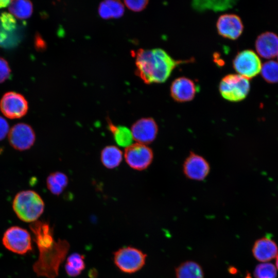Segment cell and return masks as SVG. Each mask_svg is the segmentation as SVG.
<instances>
[{
    "label": "cell",
    "mask_w": 278,
    "mask_h": 278,
    "mask_svg": "<svg viewBox=\"0 0 278 278\" xmlns=\"http://www.w3.org/2000/svg\"><path fill=\"white\" fill-rule=\"evenodd\" d=\"M188 61L176 60L161 48L140 49L135 53V73L145 83H163L180 64Z\"/></svg>",
    "instance_id": "obj_1"
},
{
    "label": "cell",
    "mask_w": 278,
    "mask_h": 278,
    "mask_svg": "<svg viewBox=\"0 0 278 278\" xmlns=\"http://www.w3.org/2000/svg\"><path fill=\"white\" fill-rule=\"evenodd\" d=\"M37 247L39 256L33 265L34 272L39 276L56 277L60 266L69 251V242L65 239H59L38 245Z\"/></svg>",
    "instance_id": "obj_2"
},
{
    "label": "cell",
    "mask_w": 278,
    "mask_h": 278,
    "mask_svg": "<svg viewBox=\"0 0 278 278\" xmlns=\"http://www.w3.org/2000/svg\"><path fill=\"white\" fill-rule=\"evenodd\" d=\"M13 211L18 217L26 222H34L44 210V203L36 192L23 190L15 196L12 203Z\"/></svg>",
    "instance_id": "obj_3"
},
{
    "label": "cell",
    "mask_w": 278,
    "mask_h": 278,
    "mask_svg": "<svg viewBox=\"0 0 278 278\" xmlns=\"http://www.w3.org/2000/svg\"><path fill=\"white\" fill-rule=\"evenodd\" d=\"M250 89L249 79L236 74L225 76L219 84L221 96L231 102H238L244 99L249 94Z\"/></svg>",
    "instance_id": "obj_4"
},
{
    "label": "cell",
    "mask_w": 278,
    "mask_h": 278,
    "mask_svg": "<svg viewBox=\"0 0 278 278\" xmlns=\"http://www.w3.org/2000/svg\"><path fill=\"white\" fill-rule=\"evenodd\" d=\"M147 255L136 248L128 246L119 248L113 254L115 265L120 271L126 273H133L143 268Z\"/></svg>",
    "instance_id": "obj_5"
},
{
    "label": "cell",
    "mask_w": 278,
    "mask_h": 278,
    "mask_svg": "<svg viewBox=\"0 0 278 278\" xmlns=\"http://www.w3.org/2000/svg\"><path fill=\"white\" fill-rule=\"evenodd\" d=\"M31 236L22 228L13 226L8 228L3 237V244L8 250L19 254H24L32 250Z\"/></svg>",
    "instance_id": "obj_6"
},
{
    "label": "cell",
    "mask_w": 278,
    "mask_h": 278,
    "mask_svg": "<svg viewBox=\"0 0 278 278\" xmlns=\"http://www.w3.org/2000/svg\"><path fill=\"white\" fill-rule=\"evenodd\" d=\"M261 60L252 50L239 51L233 61V66L238 74L249 79L256 76L262 68Z\"/></svg>",
    "instance_id": "obj_7"
},
{
    "label": "cell",
    "mask_w": 278,
    "mask_h": 278,
    "mask_svg": "<svg viewBox=\"0 0 278 278\" xmlns=\"http://www.w3.org/2000/svg\"><path fill=\"white\" fill-rule=\"evenodd\" d=\"M124 158L130 168L141 171L147 169L151 164L153 153L147 145L136 143L125 148Z\"/></svg>",
    "instance_id": "obj_8"
},
{
    "label": "cell",
    "mask_w": 278,
    "mask_h": 278,
    "mask_svg": "<svg viewBox=\"0 0 278 278\" xmlns=\"http://www.w3.org/2000/svg\"><path fill=\"white\" fill-rule=\"evenodd\" d=\"M0 110L9 119L20 118L28 111V102L22 94L8 92L4 94L0 100Z\"/></svg>",
    "instance_id": "obj_9"
},
{
    "label": "cell",
    "mask_w": 278,
    "mask_h": 278,
    "mask_svg": "<svg viewBox=\"0 0 278 278\" xmlns=\"http://www.w3.org/2000/svg\"><path fill=\"white\" fill-rule=\"evenodd\" d=\"M8 140L12 147L18 150L29 149L36 140V134L32 127L25 123L14 125L8 133Z\"/></svg>",
    "instance_id": "obj_10"
},
{
    "label": "cell",
    "mask_w": 278,
    "mask_h": 278,
    "mask_svg": "<svg viewBox=\"0 0 278 278\" xmlns=\"http://www.w3.org/2000/svg\"><path fill=\"white\" fill-rule=\"evenodd\" d=\"M130 130L133 141L137 143L147 145L155 139L158 126L152 118L144 117L134 122Z\"/></svg>",
    "instance_id": "obj_11"
},
{
    "label": "cell",
    "mask_w": 278,
    "mask_h": 278,
    "mask_svg": "<svg viewBox=\"0 0 278 278\" xmlns=\"http://www.w3.org/2000/svg\"><path fill=\"white\" fill-rule=\"evenodd\" d=\"M218 33L223 38L236 40L241 34L244 25L240 18L235 14L220 15L216 23Z\"/></svg>",
    "instance_id": "obj_12"
},
{
    "label": "cell",
    "mask_w": 278,
    "mask_h": 278,
    "mask_svg": "<svg viewBox=\"0 0 278 278\" xmlns=\"http://www.w3.org/2000/svg\"><path fill=\"white\" fill-rule=\"evenodd\" d=\"M210 170L207 161L203 157L194 152H190L183 163V172L187 178L191 180H204Z\"/></svg>",
    "instance_id": "obj_13"
},
{
    "label": "cell",
    "mask_w": 278,
    "mask_h": 278,
    "mask_svg": "<svg viewBox=\"0 0 278 278\" xmlns=\"http://www.w3.org/2000/svg\"><path fill=\"white\" fill-rule=\"evenodd\" d=\"M198 92L194 81L185 77L175 79L170 85V92L172 99L178 102L192 100Z\"/></svg>",
    "instance_id": "obj_14"
},
{
    "label": "cell",
    "mask_w": 278,
    "mask_h": 278,
    "mask_svg": "<svg viewBox=\"0 0 278 278\" xmlns=\"http://www.w3.org/2000/svg\"><path fill=\"white\" fill-rule=\"evenodd\" d=\"M255 47L260 57L273 58L278 54V36L271 31L263 32L257 37Z\"/></svg>",
    "instance_id": "obj_15"
},
{
    "label": "cell",
    "mask_w": 278,
    "mask_h": 278,
    "mask_svg": "<svg viewBox=\"0 0 278 278\" xmlns=\"http://www.w3.org/2000/svg\"><path fill=\"white\" fill-rule=\"evenodd\" d=\"M278 253L275 242L270 238L263 237L257 240L252 248V253L258 261L266 262L275 258Z\"/></svg>",
    "instance_id": "obj_16"
},
{
    "label": "cell",
    "mask_w": 278,
    "mask_h": 278,
    "mask_svg": "<svg viewBox=\"0 0 278 278\" xmlns=\"http://www.w3.org/2000/svg\"><path fill=\"white\" fill-rule=\"evenodd\" d=\"M123 158V152L114 145L105 147L100 152L101 162L108 169H114L118 167L121 163Z\"/></svg>",
    "instance_id": "obj_17"
},
{
    "label": "cell",
    "mask_w": 278,
    "mask_h": 278,
    "mask_svg": "<svg viewBox=\"0 0 278 278\" xmlns=\"http://www.w3.org/2000/svg\"><path fill=\"white\" fill-rule=\"evenodd\" d=\"M108 128L113 135L116 143L125 148L133 144L131 130L123 126L114 125L110 118H107Z\"/></svg>",
    "instance_id": "obj_18"
},
{
    "label": "cell",
    "mask_w": 278,
    "mask_h": 278,
    "mask_svg": "<svg viewBox=\"0 0 278 278\" xmlns=\"http://www.w3.org/2000/svg\"><path fill=\"white\" fill-rule=\"evenodd\" d=\"M176 278H203L201 266L197 263L187 260L180 264L175 270Z\"/></svg>",
    "instance_id": "obj_19"
},
{
    "label": "cell",
    "mask_w": 278,
    "mask_h": 278,
    "mask_svg": "<svg viewBox=\"0 0 278 278\" xmlns=\"http://www.w3.org/2000/svg\"><path fill=\"white\" fill-rule=\"evenodd\" d=\"M235 3L234 1H194L192 6L194 9L199 11L206 10L219 11L232 8Z\"/></svg>",
    "instance_id": "obj_20"
},
{
    "label": "cell",
    "mask_w": 278,
    "mask_h": 278,
    "mask_svg": "<svg viewBox=\"0 0 278 278\" xmlns=\"http://www.w3.org/2000/svg\"><path fill=\"white\" fill-rule=\"evenodd\" d=\"M68 182L67 176L59 171L50 173L46 179V185L48 190L55 195H60L67 186Z\"/></svg>",
    "instance_id": "obj_21"
},
{
    "label": "cell",
    "mask_w": 278,
    "mask_h": 278,
    "mask_svg": "<svg viewBox=\"0 0 278 278\" xmlns=\"http://www.w3.org/2000/svg\"><path fill=\"white\" fill-rule=\"evenodd\" d=\"M9 12L20 19H26L31 16L33 12L32 3L27 0L11 1L8 6Z\"/></svg>",
    "instance_id": "obj_22"
},
{
    "label": "cell",
    "mask_w": 278,
    "mask_h": 278,
    "mask_svg": "<svg viewBox=\"0 0 278 278\" xmlns=\"http://www.w3.org/2000/svg\"><path fill=\"white\" fill-rule=\"evenodd\" d=\"M85 267V264L83 255L78 253H74L67 258L65 269L68 276L71 277L78 276Z\"/></svg>",
    "instance_id": "obj_23"
},
{
    "label": "cell",
    "mask_w": 278,
    "mask_h": 278,
    "mask_svg": "<svg viewBox=\"0 0 278 278\" xmlns=\"http://www.w3.org/2000/svg\"><path fill=\"white\" fill-rule=\"evenodd\" d=\"M261 75L268 83H275L278 82V62L269 60L262 65Z\"/></svg>",
    "instance_id": "obj_24"
},
{
    "label": "cell",
    "mask_w": 278,
    "mask_h": 278,
    "mask_svg": "<svg viewBox=\"0 0 278 278\" xmlns=\"http://www.w3.org/2000/svg\"><path fill=\"white\" fill-rule=\"evenodd\" d=\"M254 276L255 278H276V270L271 263H262L256 267Z\"/></svg>",
    "instance_id": "obj_25"
},
{
    "label": "cell",
    "mask_w": 278,
    "mask_h": 278,
    "mask_svg": "<svg viewBox=\"0 0 278 278\" xmlns=\"http://www.w3.org/2000/svg\"><path fill=\"white\" fill-rule=\"evenodd\" d=\"M105 2L108 6L112 18H118L121 16L124 12V5L117 1H106Z\"/></svg>",
    "instance_id": "obj_26"
},
{
    "label": "cell",
    "mask_w": 278,
    "mask_h": 278,
    "mask_svg": "<svg viewBox=\"0 0 278 278\" xmlns=\"http://www.w3.org/2000/svg\"><path fill=\"white\" fill-rule=\"evenodd\" d=\"M11 74V69L7 61L0 57V83L7 80Z\"/></svg>",
    "instance_id": "obj_27"
},
{
    "label": "cell",
    "mask_w": 278,
    "mask_h": 278,
    "mask_svg": "<svg viewBox=\"0 0 278 278\" xmlns=\"http://www.w3.org/2000/svg\"><path fill=\"white\" fill-rule=\"evenodd\" d=\"M125 5L134 12H139L143 10L148 5V1H125Z\"/></svg>",
    "instance_id": "obj_28"
},
{
    "label": "cell",
    "mask_w": 278,
    "mask_h": 278,
    "mask_svg": "<svg viewBox=\"0 0 278 278\" xmlns=\"http://www.w3.org/2000/svg\"><path fill=\"white\" fill-rule=\"evenodd\" d=\"M9 126L7 120L0 116V141L5 138L9 132Z\"/></svg>",
    "instance_id": "obj_29"
},
{
    "label": "cell",
    "mask_w": 278,
    "mask_h": 278,
    "mask_svg": "<svg viewBox=\"0 0 278 278\" xmlns=\"http://www.w3.org/2000/svg\"><path fill=\"white\" fill-rule=\"evenodd\" d=\"M98 12L99 15L104 19L112 18L110 9L105 1L100 4Z\"/></svg>",
    "instance_id": "obj_30"
},
{
    "label": "cell",
    "mask_w": 278,
    "mask_h": 278,
    "mask_svg": "<svg viewBox=\"0 0 278 278\" xmlns=\"http://www.w3.org/2000/svg\"><path fill=\"white\" fill-rule=\"evenodd\" d=\"M34 46L37 50L42 51L45 48V42L39 33H37L34 37Z\"/></svg>",
    "instance_id": "obj_31"
},
{
    "label": "cell",
    "mask_w": 278,
    "mask_h": 278,
    "mask_svg": "<svg viewBox=\"0 0 278 278\" xmlns=\"http://www.w3.org/2000/svg\"><path fill=\"white\" fill-rule=\"evenodd\" d=\"M2 16V22L5 26L11 27L14 25L15 22L12 16L8 14L4 13Z\"/></svg>",
    "instance_id": "obj_32"
},
{
    "label": "cell",
    "mask_w": 278,
    "mask_h": 278,
    "mask_svg": "<svg viewBox=\"0 0 278 278\" xmlns=\"http://www.w3.org/2000/svg\"><path fill=\"white\" fill-rule=\"evenodd\" d=\"M11 1H0V8L9 6Z\"/></svg>",
    "instance_id": "obj_33"
},
{
    "label": "cell",
    "mask_w": 278,
    "mask_h": 278,
    "mask_svg": "<svg viewBox=\"0 0 278 278\" xmlns=\"http://www.w3.org/2000/svg\"><path fill=\"white\" fill-rule=\"evenodd\" d=\"M276 266L277 269H278V253L276 256Z\"/></svg>",
    "instance_id": "obj_34"
},
{
    "label": "cell",
    "mask_w": 278,
    "mask_h": 278,
    "mask_svg": "<svg viewBox=\"0 0 278 278\" xmlns=\"http://www.w3.org/2000/svg\"><path fill=\"white\" fill-rule=\"evenodd\" d=\"M277 60H278V54H277Z\"/></svg>",
    "instance_id": "obj_35"
}]
</instances>
